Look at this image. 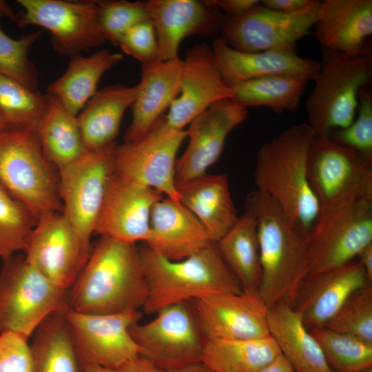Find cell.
<instances>
[{
  "label": "cell",
  "instance_id": "obj_1",
  "mask_svg": "<svg viewBox=\"0 0 372 372\" xmlns=\"http://www.w3.org/2000/svg\"><path fill=\"white\" fill-rule=\"evenodd\" d=\"M315 134L307 123L296 124L265 142L256 153V189L270 197L304 238L320 211L308 172Z\"/></svg>",
  "mask_w": 372,
  "mask_h": 372
},
{
  "label": "cell",
  "instance_id": "obj_2",
  "mask_svg": "<svg viewBox=\"0 0 372 372\" xmlns=\"http://www.w3.org/2000/svg\"><path fill=\"white\" fill-rule=\"evenodd\" d=\"M147 285L135 244L101 237L69 289L68 308L90 314H114L143 307Z\"/></svg>",
  "mask_w": 372,
  "mask_h": 372
},
{
  "label": "cell",
  "instance_id": "obj_3",
  "mask_svg": "<svg viewBox=\"0 0 372 372\" xmlns=\"http://www.w3.org/2000/svg\"><path fill=\"white\" fill-rule=\"evenodd\" d=\"M245 211L256 223L261 265L259 295L269 309L280 303L294 307L307 276L306 238L270 197L257 189L247 196Z\"/></svg>",
  "mask_w": 372,
  "mask_h": 372
},
{
  "label": "cell",
  "instance_id": "obj_4",
  "mask_svg": "<svg viewBox=\"0 0 372 372\" xmlns=\"http://www.w3.org/2000/svg\"><path fill=\"white\" fill-rule=\"evenodd\" d=\"M140 254L147 285L143 307L147 314L209 294L242 290L215 242L180 260H169L147 246Z\"/></svg>",
  "mask_w": 372,
  "mask_h": 372
},
{
  "label": "cell",
  "instance_id": "obj_5",
  "mask_svg": "<svg viewBox=\"0 0 372 372\" xmlns=\"http://www.w3.org/2000/svg\"><path fill=\"white\" fill-rule=\"evenodd\" d=\"M0 184L37 220L63 212L59 171L48 161L36 132L8 127L0 131Z\"/></svg>",
  "mask_w": 372,
  "mask_h": 372
},
{
  "label": "cell",
  "instance_id": "obj_6",
  "mask_svg": "<svg viewBox=\"0 0 372 372\" xmlns=\"http://www.w3.org/2000/svg\"><path fill=\"white\" fill-rule=\"evenodd\" d=\"M320 63L305 104L307 124L315 137L329 136L353 122L360 91L372 77V56L351 58L322 48Z\"/></svg>",
  "mask_w": 372,
  "mask_h": 372
},
{
  "label": "cell",
  "instance_id": "obj_7",
  "mask_svg": "<svg viewBox=\"0 0 372 372\" xmlns=\"http://www.w3.org/2000/svg\"><path fill=\"white\" fill-rule=\"evenodd\" d=\"M69 290L43 276L25 256L3 260L0 270V333L32 335L50 315L66 311Z\"/></svg>",
  "mask_w": 372,
  "mask_h": 372
},
{
  "label": "cell",
  "instance_id": "obj_8",
  "mask_svg": "<svg viewBox=\"0 0 372 372\" xmlns=\"http://www.w3.org/2000/svg\"><path fill=\"white\" fill-rule=\"evenodd\" d=\"M154 315L130 327L139 357L166 371L202 362L207 339L190 302L165 307Z\"/></svg>",
  "mask_w": 372,
  "mask_h": 372
},
{
  "label": "cell",
  "instance_id": "obj_9",
  "mask_svg": "<svg viewBox=\"0 0 372 372\" xmlns=\"http://www.w3.org/2000/svg\"><path fill=\"white\" fill-rule=\"evenodd\" d=\"M308 172L320 209L372 203V162L330 136L314 138Z\"/></svg>",
  "mask_w": 372,
  "mask_h": 372
},
{
  "label": "cell",
  "instance_id": "obj_10",
  "mask_svg": "<svg viewBox=\"0 0 372 372\" xmlns=\"http://www.w3.org/2000/svg\"><path fill=\"white\" fill-rule=\"evenodd\" d=\"M116 143L87 151L72 163L59 170L63 213L81 238L90 239L115 176Z\"/></svg>",
  "mask_w": 372,
  "mask_h": 372
},
{
  "label": "cell",
  "instance_id": "obj_11",
  "mask_svg": "<svg viewBox=\"0 0 372 372\" xmlns=\"http://www.w3.org/2000/svg\"><path fill=\"white\" fill-rule=\"evenodd\" d=\"M186 138V130L171 127L165 114L162 115L141 138L116 145L115 174L180 201L176 163L179 147Z\"/></svg>",
  "mask_w": 372,
  "mask_h": 372
},
{
  "label": "cell",
  "instance_id": "obj_12",
  "mask_svg": "<svg viewBox=\"0 0 372 372\" xmlns=\"http://www.w3.org/2000/svg\"><path fill=\"white\" fill-rule=\"evenodd\" d=\"M307 276L348 263L372 243V203L320 209L306 238Z\"/></svg>",
  "mask_w": 372,
  "mask_h": 372
},
{
  "label": "cell",
  "instance_id": "obj_13",
  "mask_svg": "<svg viewBox=\"0 0 372 372\" xmlns=\"http://www.w3.org/2000/svg\"><path fill=\"white\" fill-rule=\"evenodd\" d=\"M19 26L35 25L51 33L53 49L73 56L99 47L107 40L102 30L97 1L19 0Z\"/></svg>",
  "mask_w": 372,
  "mask_h": 372
},
{
  "label": "cell",
  "instance_id": "obj_14",
  "mask_svg": "<svg viewBox=\"0 0 372 372\" xmlns=\"http://www.w3.org/2000/svg\"><path fill=\"white\" fill-rule=\"evenodd\" d=\"M72 340L82 365L118 369L139 356L130 329L138 322V310L114 314L65 312Z\"/></svg>",
  "mask_w": 372,
  "mask_h": 372
},
{
  "label": "cell",
  "instance_id": "obj_15",
  "mask_svg": "<svg viewBox=\"0 0 372 372\" xmlns=\"http://www.w3.org/2000/svg\"><path fill=\"white\" fill-rule=\"evenodd\" d=\"M61 211L37 220L25 250L27 260L56 286L69 290L92 251Z\"/></svg>",
  "mask_w": 372,
  "mask_h": 372
},
{
  "label": "cell",
  "instance_id": "obj_16",
  "mask_svg": "<svg viewBox=\"0 0 372 372\" xmlns=\"http://www.w3.org/2000/svg\"><path fill=\"white\" fill-rule=\"evenodd\" d=\"M288 14L269 9L261 2L246 13L225 19L220 37L242 52L296 50V43L310 33L319 6Z\"/></svg>",
  "mask_w": 372,
  "mask_h": 372
},
{
  "label": "cell",
  "instance_id": "obj_17",
  "mask_svg": "<svg viewBox=\"0 0 372 372\" xmlns=\"http://www.w3.org/2000/svg\"><path fill=\"white\" fill-rule=\"evenodd\" d=\"M190 303L207 340L260 338L270 335L269 308L258 291L212 293Z\"/></svg>",
  "mask_w": 372,
  "mask_h": 372
},
{
  "label": "cell",
  "instance_id": "obj_18",
  "mask_svg": "<svg viewBox=\"0 0 372 372\" xmlns=\"http://www.w3.org/2000/svg\"><path fill=\"white\" fill-rule=\"evenodd\" d=\"M247 116V108L227 99L215 103L189 123L187 146L176 163L177 187L207 174L219 159L230 132Z\"/></svg>",
  "mask_w": 372,
  "mask_h": 372
},
{
  "label": "cell",
  "instance_id": "obj_19",
  "mask_svg": "<svg viewBox=\"0 0 372 372\" xmlns=\"http://www.w3.org/2000/svg\"><path fill=\"white\" fill-rule=\"evenodd\" d=\"M178 94L165 114L167 123L176 130H184L215 103L233 97L210 46L199 43L185 52Z\"/></svg>",
  "mask_w": 372,
  "mask_h": 372
},
{
  "label": "cell",
  "instance_id": "obj_20",
  "mask_svg": "<svg viewBox=\"0 0 372 372\" xmlns=\"http://www.w3.org/2000/svg\"><path fill=\"white\" fill-rule=\"evenodd\" d=\"M145 3L156 34L159 61L179 59V46L185 38L218 36L225 19L209 1L150 0Z\"/></svg>",
  "mask_w": 372,
  "mask_h": 372
},
{
  "label": "cell",
  "instance_id": "obj_21",
  "mask_svg": "<svg viewBox=\"0 0 372 372\" xmlns=\"http://www.w3.org/2000/svg\"><path fill=\"white\" fill-rule=\"evenodd\" d=\"M162 198L163 195L159 192L115 174L94 233L126 243H146L152 208Z\"/></svg>",
  "mask_w": 372,
  "mask_h": 372
},
{
  "label": "cell",
  "instance_id": "obj_22",
  "mask_svg": "<svg viewBox=\"0 0 372 372\" xmlns=\"http://www.w3.org/2000/svg\"><path fill=\"white\" fill-rule=\"evenodd\" d=\"M313 28L322 48L351 58L372 56L371 0L320 1Z\"/></svg>",
  "mask_w": 372,
  "mask_h": 372
},
{
  "label": "cell",
  "instance_id": "obj_23",
  "mask_svg": "<svg viewBox=\"0 0 372 372\" xmlns=\"http://www.w3.org/2000/svg\"><path fill=\"white\" fill-rule=\"evenodd\" d=\"M369 283L360 262L353 260L307 276L293 307L309 329L324 327L354 291Z\"/></svg>",
  "mask_w": 372,
  "mask_h": 372
},
{
  "label": "cell",
  "instance_id": "obj_24",
  "mask_svg": "<svg viewBox=\"0 0 372 372\" xmlns=\"http://www.w3.org/2000/svg\"><path fill=\"white\" fill-rule=\"evenodd\" d=\"M211 48L220 74L229 87L275 74H294L313 80L320 66V61L302 57L297 50L242 52L229 46L220 37Z\"/></svg>",
  "mask_w": 372,
  "mask_h": 372
},
{
  "label": "cell",
  "instance_id": "obj_25",
  "mask_svg": "<svg viewBox=\"0 0 372 372\" xmlns=\"http://www.w3.org/2000/svg\"><path fill=\"white\" fill-rule=\"evenodd\" d=\"M212 242L203 225L180 201L165 197L154 204L147 247L169 260H180Z\"/></svg>",
  "mask_w": 372,
  "mask_h": 372
},
{
  "label": "cell",
  "instance_id": "obj_26",
  "mask_svg": "<svg viewBox=\"0 0 372 372\" xmlns=\"http://www.w3.org/2000/svg\"><path fill=\"white\" fill-rule=\"evenodd\" d=\"M182 70L180 58L141 65V81L131 106L132 118L125 142L145 134L169 107L179 94Z\"/></svg>",
  "mask_w": 372,
  "mask_h": 372
},
{
  "label": "cell",
  "instance_id": "obj_27",
  "mask_svg": "<svg viewBox=\"0 0 372 372\" xmlns=\"http://www.w3.org/2000/svg\"><path fill=\"white\" fill-rule=\"evenodd\" d=\"M180 202L216 243L238 218L225 174H205L177 187Z\"/></svg>",
  "mask_w": 372,
  "mask_h": 372
},
{
  "label": "cell",
  "instance_id": "obj_28",
  "mask_svg": "<svg viewBox=\"0 0 372 372\" xmlns=\"http://www.w3.org/2000/svg\"><path fill=\"white\" fill-rule=\"evenodd\" d=\"M137 90V85H110L96 91L88 101L77 116L86 151L99 149L115 142L124 113L131 107Z\"/></svg>",
  "mask_w": 372,
  "mask_h": 372
},
{
  "label": "cell",
  "instance_id": "obj_29",
  "mask_svg": "<svg viewBox=\"0 0 372 372\" xmlns=\"http://www.w3.org/2000/svg\"><path fill=\"white\" fill-rule=\"evenodd\" d=\"M267 322L270 335L296 372H333L318 342L293 307L285 303L271 307Z\"/></svg>",
  "mask_w": 372,
  "mask_h": 372
},
{
  "label": "cell",
  "instance_id": "obj_30",
  "mask_svg": "<svg viewBox=\"0 0 372 372\" xmlns=\"http://www.w3.org/2000/svg\"><path fill=\"white\" fill-rule=\"evenodd\" d=\"M122 59L121 53L107 49L89 56L73 55L63 74L48 85V94L56 97L70 114L77 116L96 92L103 74Z\"/></svg>",
  "mask_w": 372,
  "mask_h": 372
},
{
  "label": "cell",
  "instance_id": "obj_31",
  "mask_svg": "<svg viewBox=\"0 0 372 372\" xmlns=\"http://www.w3.org/2000/svg\"><path fill=\"white\" fill-rule=\"evenodd\" d=\"M216 245L242 289L258 291L261 265L256 223L254 216L245 211L216 242Z\"/></svg>",
  "mask_w": 372,
  "mask_h": 372
},
{
  "label": "cell",
  "instance_id": "obj_32",
  "mask_svg": "<svg viewBox=\"0 0 372 372\" xmlns=\"http://www.w3.org/2000/svg\"><path fill=\"white\" fill-rule=\"evenodd\" d=\"M36 133L43 154L58 171L87 152L77 116L70 114L56 97L50 94L47 110Z\"/></svg>",
  "mask_w": 372,
  "mask_h": 372
},
{
  "label": "cell",
  "instance_id": "obj_33",
  "mask_svg": "<svg viewBox=\"0 0 372 372\" xmlns=\"http://www.w3.org/2000/svg\"><path fill=\"white\" fill-rule=\"evenodd\" d=\"M65 312L50 315L33 333V372H83Z\"/></svg>",
  "mask_w": 372,
  "mask_h": 372
},
{
  "label": "cell",
  "instance_id": "obj_34",
  "mask_svg": "<svg viewBox=\"0 0 372 372\" xmlns=\"http://www.w3.org/2000/svg\"><path fill=\"white\" fill-rule=\"evenodd\" d=\"M280 354L270 335L260 338L207 340L202 362L217 372H259Z\"/></svg>",
  "mask_w": 372,
  "mask_h": 372
},
{
  "label": "cell",
  "instance_id": "obj_35",
  "mask_svg": "<svg viewBox=\"0 0 372 372\" xmlns=\"http://www.w3.org/2000/svg\"><path fill=\"white\" fill-rule=\"evenodd\" d=\"M309 79L294 74L270 75L233 85L232 100L241 105L264 106L276 114L294 112L300 105Z\"/></svg>",
  "mask_w": 372,
  "mask_h": 372
},
{
  "label": "cell",
  "instance_id": "obj_36",
  "mask_svg": "<svg viewBox=\"0 0 372 372\" xmlns=\"http://www.w3.org/2000/svg\"><path fill=\"white\" fill-rule=\"evenodd\" d=\"M48 105V94L0 74V114L8 127L36 132Z\"/></svg>",
  "mask_w": 372,
  "mask_h": 372
},
{
  "label": "cell",
  "instance_id": "obj_37",
  "mask_svg": "<svg viewBox=\"0 0 372 372\" xmlns=\"http://www.w3.org/2000/svg\"><path fill=\"white\" fill-rule=\"evenodd\" d=\"M309 330L333 372H365L372 369V344L326 327Z\"/></svg>",
  "mask_w": 372,
  "mask_h": 372
},
{
  "label": "cell",
  "instance_id": "obj_38",
  "mask_svg": "<svg viewBox=\"0 0 372 372\" xmlns=\"http://www.w3.org/2000/svg\"><path fill=\"white\" fill-rule=\"evenodd\" d=\"M37 220L0 184V258L25 251Z\"/></svg>",
  "mask_w": 372,
  "mask_h": 372
},
{
  "label": "cell",
  "instance_id": "obj_39",
  "mask_svg": "<svg viewBox=\"0 0 372 372\" xmlns=\"http://www.w3.org/2000/svg\"><path fill=\"white\" fill-rule=\"evenodd\" d=\"M372 344V285L354 291L325 325Z\"/></svg>",
  "mask_w": 372,
  "mask_h": 372
},
{
  "label": "cell",
  "instance_id": "obj_40",
  "mask_svg": "<svg viewBox=\"0 0 372 372\" xmlns=\"http://www.w3.org/2000/svg\"><path fill=\"white\" fill-rule=\"evenodd\" d=\"M41 34V31H37L13 39L0 26V74L31 90H37L39 74L28 59V50Z\"/></svg>",
  "mask_w": 372,
  "mask_h": 372
},
{
  "label": "cell",
  "instance_id": "obj_41",
  "mask_svg": "<svg viewBox=\"0 0 372 372\" xmlns=\"http://www.w3.org/2000/svg\"><path fill=\"white\" fill-rule=\"evenodd\" d=\"M99 19L107 40L117 45L121 37L133 26L149 21L146 3L127 1H97Z\"/></svg>",
  "mask_w": 372,
  "mask_h": 372
},
{
  "label": "cell",
  "instance_id": "obj_42",
  "mask_svg": "<svg viewBox=\"0 0 372 372\" xmlns=\"http://www.w3.org/2000/svg\"><path fill=\"white\" fill-rule=\"evenodd\" d=\"M357 112L349 126L333 131L329 136L372 162V96L368 87L360 91Z\"/></svg>",
  "mask_w": 372,
  "mask_h": 372
},
{
  "label": "cell",
  "instance_id": "obj_43",
  "mask_svg": "<svg viewBox=\"0 0 372 372\" xmlns=\"http://www.w3.org/2000/svg\"><path fill=\"white\" fill-rule=\"evenodd\" d=\"M117 45L123 52L140 61L141 65L158 61L156 34L150 21L141 22L129 29Z\"/></svg>",
  "mask_w": 372,
  "mask_h": 372
},
{
  "label": "cell",
  "instance_id": "obj_44",
  "mask_svg": "<svg viewBox=\"0 0 372 372\" xmlns=\"http://www.w3.org/2000/svg\"><path fill=\"white\" fill-rule=\"evenodd\" d=\"M28 340L14 333H0V372H33Z\"/></svg>",
  "mask_w": 372,
  "mask_h": 372
},
{
  "label": "cell",
  "instance_id": "obj_45",
  "mask_svg": "<svg viewBox=\"0 0 372 372\" xmlns=\"http://www.w3.org/2000/svg\"><path fill=\"white\" fill-rule=\"evenodd\" d=\"M261 3L271 10L296 14L307 11L319 3L316 0H262Z\"/></svg>",
  "mask_w": 372,
  "mask_h": 372
},
{
  "label": "cell",
  "instance_id": "obj_46",
  "mask_svg": "<svg viewBox=\"0 0 372 372\" xmlns=\"http://www.w3.org/2000/svg\"><path fill=\"white\" fill-rule=\"evenodd\" d=\"M214 6L226 12L229 17L240 16L256 5L260 1L258 0H209Z\"/></svg>",
  "mask_w": 372,
  "mask_h": 372
},
{
  "label": "cell",
  "instance_id": "obj_47",
  "mask_svg": "<svg viewBox=\"0 0 372 372\" xmlns=\"http://www.w3.org/2000/svg\"><path fill=\"white\" fill-rule=\"evenodd\" d=\"M116 372H167L161 369L146 360L137 357L128 362L121 367L116 369Z\"/></svg>",
  "mask_w": 372,
  "mask_h": 372
},
{
  "label": "cell",
  "instance_id": "obj_48",
  "mask_svg": "<svg viewBox=\"0 0 372 372\" xmlns=\"http://www.w3.org/2000/svg\"><path fill=\"white\" fill-rule=\"evenodd\" d=\"M259 372H296V371L281 353Z\"/></svg>",
  "mask_w": 372,
  "mask_h": 372
},
{
  "label": "cell",
  "instance_id": "obj_49",
  "mask_svg": "<svg viewBox=\"0 0 372 372\" xmlns=\"http://www.w3.org/2000/svg\"><path fill=\"white\" fill-rule=\"evenodd\" d=\"M358 261L364 269L368 280L372 282V243L366 246L358 255Z\"/></svg>",
  "mask_w": 372,
  "mask_h": 372
},
{
  "label": "cell",
  "instance_id": "obj_50",
  "mask_svg": "<svg viewBox=\"0 0 372 372\" xmlns=\"http://www.w3.org/2000/svg\"><path fill=\"white\" fill-rule=\"evenodd\" d=\"M167 372H217L212 369L204 362H200L194 363L180 369L169 371Z\"/></svg>",
  "mask_w": 372,
  "mask_h": 372
},
{
  "label": "cell",
  "instance_id": "obj_51",
  "mask_svg": "<svg viewBox=\"0 0 372 372\" xmlns=\"http://www.w3.org/2000/svg\"><path fill=\"white\" fill-rule=\"evenodd\" d=\"M8 17L15 21L17 14L13 12L6 2L0 0V17Z\"/></svg>",
  "mask_w": 372,
  "mask_h": 372
},
{
  "label": "cell",
  "instance_id": "obj_52",
  "mask_svg": "<svg viewBox=\"0 0 372 372\" xmlns=\"http://www.w3.org/2000/svg\"><path fill=\"white\" fill-rule=\"evenodd\" d=\"M83 372H116V370L107 369L96 365L83 364L82 365Z\"/></svg>",
  "mask_w": 372,
  "mask_h": 372
},
{
  "label": "cell",
  "instance_id": "obj_53",
  "mask_svg": "<svg viewBox=\"0 0 372 372\" xmlns=\"http://www.w3.org/2000/svg\"><path fill=\"white\" fill-rule=\"evenodd\" d=\"M8 128V126L5 123L1 114H0V131L3 130L5 129Z\"/></svg>",
  "mask_w": 372,
  "mask_h": 372
},
{
  "label": "cell",
  "instance_id": "obj_54",
  "mask_svg": "<svg viewBox=\"0 0 372 372\" xmlns=\"http://www.w3.org/2000/svg\"><path fill=\"white\" fill-rule=\"evenodd\" d=\"M365 372H372V369H369V370H367V371H365Z\"/></svg>",
  "mask_w": 372,
  "mask_h": 372
}]
</instances>
